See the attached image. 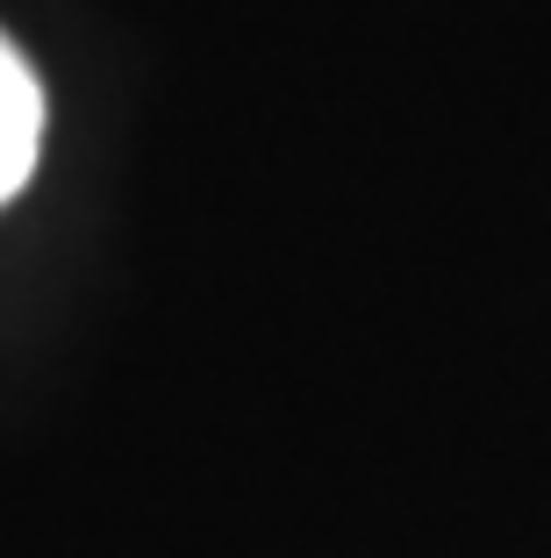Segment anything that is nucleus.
Here are the masks:
<instances>
[{"instance_id":"f257e3e1","label":"nucleus","mask_w":551,"mask_h":558,"mask_svg":"<svg viewBox=\"0 0 551 558\" xmlns=\"http://www.w3.org/2000/svg\"><path fill=\"white\" fill-rule=\"evenodd\" d=\"M36 144H44V86L29 58L0 36V201H15L36 172Z\"/></svg>"}]
</instances>
